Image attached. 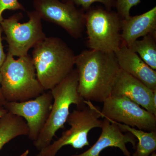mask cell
I'll return each instance as SVG.
<instances>
[{
    "instance_id": "obj_13",
    "label": "cell",
    "mask_w": 156,
    "mask_h": 156,
    "mask_svg": "<svg viewBox=\"0 0 156 156\" xmlns=\"http://www.w3.org/2000/svg\"><path fill=\"white\" fill-rule=\"evenodd\" d=\"M120 68L142 82L151 90H156V71L147 65L136 53L122 42L115 53Z\"/></svg>"
},
{
    "instance_id": "obj_1",
    "label": "cell",
    "mask_w": 156,
    "mask_h": 156,
    "mask_svg": "<svg viewBox=\"0 0 156 156\" xmlns=\"http://www.w3.org/2000/svg\"><path fill=\"white\" fill-rule=\"evenodd\" d=\"M78 92L86 101L103 102L112 95L120 68L115 53L85 50L76 56Z\"/></svg>"
},
{
    "instance_id": "obj_11",
    "label": "cell",
    "mask_w": 156,
    "mask_h": 156,
    "mask_svg": "<svg viewBox=\"0 0 156 156\" xmlns=\"http://www.w3.org/2000/svg\"><path fill=\"white\" fill-rule=\"evenodd\" d=\"M111 95L128 98L156 116V90H151L121 69L115 82Z\"/></svg>"
},
{
    "instance_id": "obj_21",
    "label": "cell",
    "mask_w": 156,
    "mask_h": 156,
    "mask_svg": "<svg viewBox=\"0 0 156 156\" xmlns=\"http://www.w3.org/2000/svg\"><path fill=\"white\" fill-rule=\"evenodd\" d=\"M3 30L2 28L0 27V68L5 62V60L7 55L4 52V48H3L2 43V33Z\"/></svg>"
},
{
    "instance_id": "obj_24",
    "label": "cell",
    "mask_w": 156,
    "mask_h": 156,
    "mask_svg": "<svg viewBox=\"0 0 156 156\" xmlns=\"http://www.w3.org/2000/svg\"><path fill=\"white\" fill-rule=\"evenodd\" d=\"M29 153V150H27L24 153H23L22 154L20 155L19 156H27L28 155Z\"/></svg>"
},
{
    "instance_id": "obj_17",
    "label": "cell",
    "mask_w": 156,
    "mask_h": 156,
    "mask_svg": "<svg viewBox=\"0 0 156 156\" xmlns=\"http://www.w3.org/2000/svg\"><path fill=\"white\" fill-rule=\"evenodd\" d=\"M156 32L136 40L129 48L136 53L148 66L156 70Z\"/></svg>"
},
{
    "instance_id": "obj_5",
    "label": "cell",
    "mask_w": 156,
    "mask_h": 156,
    "mask_svg": "<svg viewBox=\"0 0 156 156\" xmlns=\"http://www.w3.org/2000/svg\"><path fill=\"white\" fill-rule=\"evenodd\" d=\"M83 108L74 109L70 113L66 122L70 128L64 131L61 136L41 151L37 156H56L60 149L66 145L75 149H82L89 145L88 134L93 128H101L103 121L99 108L91 101Z\"/></svg>"
},
{
    "instance_id": "obj_15",
    "label": "cell",
    "mask_w": 156,
    "mask_h": 156,
    "mask_svg": "<svg viewBox=\"0 0 156 156\" xmlns=\"http://www.w3.org/2000/svg\"><path fill=\"white\" fill-rule=\"evenodd\" d=\"M28 134V127L24 119L8 112L0 119V150L14 138L27 136Z\"/></svg>"
},
{
    "instance_id": "obj_6",
    "label": "cell",
    "mask_w": 156,
    "mask_h": 156,
    "mask_svg": "<svg viewBox=\"0 0 156 156\" xmlns=\"http://www.w3.org/2000/svg\"><path fill=\"white\" fill-rule=\"evenodd\" d=\"M87 46L90 50L115 53L122 44L121 19L117 12L91 7L85 13Z\"/></svg>"
},
{
    "instance_id": "obj_20",
    "label": "cell",
    "mask_w": 156,
    "mask_h": 156,
    "mask_svg": "<svg viewBox=\"0 0 156 156\" xmlns=\"http://www.w3.org/2000/svg\"><path fill=\"white\" fill-rule=\"evenodd\" d=\"M6 10L26 11L25 8L18 0H0V23L4 20L2 14Z\"/></svg>"
},
{
    "instance_id": "obj_22",
    "label": "cell",
    "mask_w": 156,
    "mask_h": 156,
    "mask_svg": "<svg viewBox=\"0 0 156 156\" xmlns=\"http://www.w3.org/2000/svg\"><path fill=\"white\" fill-rule=\"evenodd\" d=\"M1 81H2V77L0 74V106H4L7 101L5 99L2 92V89H1Z\"/></svg>"
},
{
    "instance_id": "obj_8",
    "label": "cell",
    "mask_w": 156,
    "mask_h": 156,
    "mask_svg": "<svg viewBox=\"0 0 156 156\" xmlns=\"http://www.w3.org/2000/svg\"><path fill=\"white\" fill-rule=\"evenodd\" d=\"M103 103L102 118L144 131H156V116L128 98L111 95Z\"/></svg>"
},
{
    "instance_id": "obj_7",
    "label": "cell",
    "mask_w": 156,
    "mask_h": 156,
    "mask_svg": "<svg viewBox=\"0 0 156 156\" xmlns=\"http://www.w3.org/2000/svg\"><path fill=\"white\" fill-rule=\"evenodd\" d=\"M27 13L29 17L27 22H20L23 17L20 12L4 19L0 23L9 46L8 53L14 57L28 55L31 48L47 37L43 30L41 18L36 11L34 10Z\"/></svg>"
},
{
    "instance_id": "obj_3",
    "label": "cell",
    "mask_w": 156,
    "mask_h": 156,
    "mask_svg": "<svg viewBox=\"0 0 156 156\" xmlns=\"http://www.w3.org/2000/svg\"><path fill=\"white\" fill-rule=\"evenodd\" d=\"M1 89L7 101L22 102L34 99L44 92L37 78L35 68L29 55L15 59L7 53L0 68Z\"/></svg>"
},
{
    "instance_id": "obj_10",
    "label": "cell",
    "mask_w": 156,
    "mask_h": 156,
    "mask_svg": "<svg viewBox=\"0 0 156 156\" xmlns=\"http://www.w3.org/2000/svg\"><path fill=\"white\" fill-rule=\"evenodd\" d=\"M53 102L51 91L48 90L30 100L22 102L7 101L4 107L9 112L25 120L28 128L27 136L34 142L48 121Z\"/></svg>"
},
{
    "instance_id": "obj_16",
    "label": "cell",
    "mask_w": 156,
    "mask_h": 156,
    "mask_svg": "<svg viewBox=\"0 0 156 156\" xmlns=\"http://www.w3.org/2000/svg\"><path fill=\"white\" fill-rule=\"evenodd\" d=\"M109 121L115 123L122 131L131 133L138 140L136 151L132 156H150L155 152L156 131H145L121 123Z\"/></svg>"
},
{
    "instance_id": "obj_12",
    "label": "cell",
    "mask_w": 156,
    "mask_h": 156,
    "mask_svg": "<svg viewBox=\"0 0 156 156\" xmlns=\"http://www.w3.org/2000/svg\"><path fill=\"white\" fill-rule=\"evenodd\" d=\"M101 132L96 142L83 153L71 156H100L101 152L109 147L119 148L125 156H132L126 144L131 143L134 149L136 140L131 133L123 134V131L115 123L105 118L101 127Z\"/></svg>"
},
{
    "instance_id": "obj_18",
    "label": "cell",
    "mask_w": 156,
    "mask_h": 156,
    "mask_svg": "<svg viewBox=\"0 0 156 156\" xmlns=\"http://www.w3.org/2000/svg\"><path fill=\"white\" fill-rule=\"evenodd\" d=\"M63 2L73 4L76 6H80L84 11L90 9L94 3L98 2L102 4L105 9L111 11L112 8H115V0H61Z\"/></svg>"
},
{
    "instance_id": "obj_23",
    "label": "cell",
    "mask_w": 156,
    "mask_h": 156,
    "mask_svg": "<svg viewBox=\"0 0 156 156\" xmlns=\"http://www.w3.org/2000/svg\"><path fill=\"white\" fill-rule=\"evenodd\" d=\"M8 112V110L4 106H0V119Z\"/></svg>"
},
{
    "instance_id": "obj_19",
    "label": "cell",
    "mask_w": 156,
    "mask_h": 156,
    "mask_svg": "<svg viewBox=\"0 0 156 156\" xmlns=\"http://www.w3.org/2000/svg\"><path fill=\"white\" fill-rule=\"evenodd\" d=\"M117 13L121 19L128 18L130 16L131 8L137 5L141 0H115Z\"/></svg>"
},
{
    "instance_id": "obj_14",
    "label": "cell",
    "mask_w": 156,
    "mask_h": 156,
    "mask_svg": "<svg viewBox=\"0 0 156 156\" xmlns=\"http://www.w3.org/2000/svg\"><path fill=\"white\" fill-rule=\"evenodd\" d=\"M156 7L140 15L121 20L122 43L128 47L140 37L156 32Z\"/></svg>"
},
{
    "instance_id": "obj_2",
    "label": "cell",
    "mask_w": 156,
    "mask_h": 156,
    "mask_svg": "<svg viewBox=\"0 0 156 156\" xmlns=\"http://www.w3.org/2000/svg\"><path fill=\"white\" fill-rule=\"evenodd\" d=\"M76 57L67 44L57 37H46L34 47L32 60L45 91L53 89L72 71Z\"/></svg>"
},
{
    "instance_id": "obj_4",
    "label": "cell",
    "mask_w": 156,
    "mask_h": 156,
    "mask_svg": "<svg viewBox=\"0 0 156 156\" xmlns=\"http://www.w3.org/2000/svg\"><path fill=\"white\" fill-rule=\"evenodd\" d=\"M78 78L76 69H73L64 80L50 90L53 98L52 108L44 128L35 141L34 146L40 151L51 143L59 129L64 125L72 105L77 108L87 106L86 101L78 92Z\"/></svg>"
},
{
    "instance_id": "obj_9",
    "label": "cell",
    "mask_w": 156,
    "mask_h": 156,
    "mask_svg": "<svg viewBox=\"0 0 156 156\" xmlns=\"http://www.w3.org/2000/svg\"><path fill=\"white\" fill-rule=\"evenodd\" d=\"M33 6L42 20L60 27L74 38L82 37L86 24L82 9L59 0H34Z\"/></svg>"
},
{
    "instance_id": "obj_25",
    "label": "cell",
    "mask_w": 156,
    "mask_h": 156,
    "mask_svg": "<svg viewBox=\"0 0 156 156\" xmlns=\"http://www.w3.org/2000/svg\"><path fill=\"white\" fill-rule=\"evenodd\" d=\"M151 156H156V153L155 152H154L151 155Z\"/></svg>"
}]
</instances>
